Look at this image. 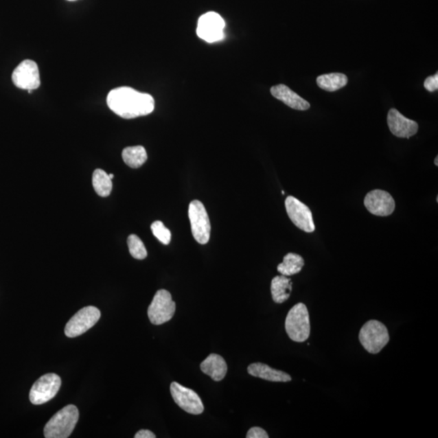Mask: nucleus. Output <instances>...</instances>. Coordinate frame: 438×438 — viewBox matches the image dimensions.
I'll return each instance as SVG.
<instances>
[{
	"label": "nucleus",
	"instance_id": "obj_1",
	"mask_svg": "<svg viewBox=\"0 0 438 438\" xmlns=\"http://www.w3.org/2000/svg\"><path fill=\"white\" fill-rule=\"evenodd\" d=\"M106 104L114 113L124 119H134L153 113L155 102L149 93L131 87L113 89L107 95Z\"/></svg>",
	"mask_w": 438,
	"mask_h": 438
},
{
	"label": "nucleus",
	"instance_id": "obj_2",
	"mask_svg": "<svg viewBox=\"0 0 438 438\" xmlns=\"http://www.w3.org/2000/svg\"><path fill=\"white\" fill-rule=\"evenodd\" d=\"M79 419V411L75 405H68L54 415L44 428L47 438H67L73 432Z\"/></svg>",
	"mask_w": 438,
	"mask_h": 438
},
{
	"label": "nucleus",
	"instance_id": "obj_3",
	"mask_svg": "<svg viewBox=\"0 0 438 438\" xmlns=\"http://www.w3.org/2000/svg\"><path fill=\"white\" fill-rule=\"evenodd\" d=\"M286 332L292 341L303 343L310 335V319L305 303H299L290 310L285 321Z\"/></svg>",
	"mask_w": 438,
	"mask_h": 438
},
{
	"label": "nucleus",
	"instance_id": "obj_4",
	"mask_svg": "<svg viewBox=\"0 0 438 438\" xmlns=\"http://www.w3.org/2000/svg\"><path fill=\"white\" fill-rule=\"evenodd\" d=\"M361 345L371 354H378L390 341L387 326L377 320L366 323L360 332Z\"/></svg>",
	"mask_w": 438,
	"mask_h": 438
},
{
	"label": "nucleus",
	"instance_id": "obj_5",
	"mask_svg": "<svg viewBox=\"0 0 438 438\" xmlns=\"http://www.w3.org/2000/svg\"><path fill=\"white\" fill-rule=\"evenodd\" d=\"M176 312V303L167 290L156 292L148 308V316L152 324L159 325L172 320Z\"/></svg>",
	"mask_w": 438,
	"mask_h": 438
},
{
	"label": "nucleus",
	"instance_id": "obj_6",
	"mask_svg": "<svg viewBox=\"0 0 438 438\" xmlns=\"http://www.w3.org/2000/svg\"><path fill=\"white\" fill-rule=\"evenodd\" d=\"M189 217L194 239L200 244H207L211 238V226L203 203L194 200L190 203Z\"/></svg>",
	"mask_w": 438,
	"mask_h": 438
},
{
	"label": "nucleus",
	"instance_id": "obj_7",
	"mask_svg": "<svg viewBox=\"0 0 438 438\" xmlns=\"http://www.w3.org/2000/svg\"><path fill=\"white\" fill-rule=\"evenodd\" d=\"M101 312L93 306L82 308L69 321L65 326V335L76 338L88 332L100 321Z\"/></svg>",
	"mask_w": 438,
	"mask_h": 438
},
{
	"label": "nucleus",
	"instance_id": "obj_8",
	"mask_svg": "<svg viewBox=\"0 0 438 438\" xmlns=\"http://www.w3.org/2000/svg\"><path fill=\"white\" fill-rule=\"evenodd\" d=\"M61 387V379L55 373L43 375L31 388L30 400L34 405L47 403L57 395Z\"/></svg>",
	"mask_w": 438,
	"mask_h": 438
},
{
	"label": "nucleus",
	"instance_id": "obj_9",
	"mask_svg": "<svg viewBox=\"0 0 438 438\" xmlns=\"http://www.w3.org/2000/svg\"><path fill=\"white\" fill-rule=\"evenodd\" d=\"M225 21L216 12H209L200 17L196 29L198 37L209 43L224 38Z\"/></svg>",
	"mask_w": 438,
	"mask_h": 438
},
{
	"label": "nucleus",
	"instance_id": "obj_10",
	"mask_svg": "<svg viewBox=\"0 0 438 438\" xmlns=\"http://www.w3.org/2000/svg\"><path fill=\"white\" fill-rule=\"evenodd\" d=\"M12 80L17 88L25 91H34L41 84L38 66L33 60L22 61L13 71Z\"/></svg>",
	"mask_w": 438,
	"mask_h": 438
},
{
	"label": "nucleus",
	"instance_id": "obj_11",
	"mask_svg": "<svg viewBox=\"0 0 438 438\" xmlns=\"http://www.w3.org/2000/svg\"><path fill=\"white\" fill-rule=\"evenodd\" d=\"M285 207L290 220L299 229L307 233H311L315 231L312 212L306 204L299 202L294 196H289L285 200Z\"/></svg>",
	"mask_w": 438,
	"mask_h": 438
},
{
	"label": "nucleus",
	"instance_id": "obj_12",
	"mask_svg": "<svg viewBox=\"0 0 438 438\" xmlns=\"http://www.w3.org/2000/svg\"><path fill=\"white\" fill-rule=\"evenodd\" d=\"M171 393L174 401L186 413L200 415L204 412L202 400L195 391L176 382L171 384Z\"/></svg>",
	"mask_w": 438,
	"mask_h": 438
},
{
	"label": "nucleus",
	"instance_id": "obj_13",
	"mask_svg": "<svg viewBox=\"0 0 438 438\" xmlns=\"http://www.w3.org/2000/svg\"><path fill=\"white\" fill-rule=\"evenodd\" d=\"M365 205L368 211L376 216H391L395 209L394 198L387 192L373 190L369 192L365 198Z\"/></svg>",
	"mask_w": 438,
	"mask_h": 438
},
{
	"label": "nucleus",
	"instance_id": "obj_14",
	"mask_svg": "<svg viewBox=\"0 0 438 438\" xmlns=\"http://www.w3.org/2000/svg\"><path fill=\"white\" fill-rule=\"evenodd\" d=\"M387 124L391 132L397 137L410 138L418 132V124L406 118L399 111L391 109L387 116Z\"/></svg>",
	"mask_w": 438,
	"mask_h": 438
},
{
	"label": "nucleus",
	"instance_id": "obj_15",
	"mask_svg": "<svg viewBox=\"0 0 438 438\" xmlns=\"http://www.w3.org/2000/svg\"><path fill=\"white\" fill-rule=\"evenodd\" d=\"M271 95L277 100L283 102L290 108L298 111H306L310 109V104L303 97L295 93L285 84H278L270 89Z\"/></svg>",
	"mask_w": 438,
	"mask_h": 438
},
{
	"label": "nucleus",
	"instance_id": "obj_16",
	"mask_svg": "<svg viewBox=\"0 0 438 438\" xmlns=\"http://www.w3.org/2000/svg\"><path fill=\"white\" fill-rule=\"evenodd\" d=\"M248 373L251 376L274 382H288L292 381V377L283 371L272 369L269 365L262 363H254L248 367Z\"/></svg>",
	"mask_w": 438,
	"mask_h": 438
},
{
	"label": "nucleus",
	"instance_id": "obj_17",
	"mask_svg": "<svg viewBox=\"0 0 438 438\" xmlns=\"http://www.w3.org/2000/svg\"><path fill=\"white\" fill-rule=\"evenodd\" d=\"M200 369L214 381L220 382L226 377L227 365L221 356L211 354L200 364Z\"/></svg>",
	"mask_w": 438,
	"mask_h": 438
},
{
	"label": "nucleus",
	"instance_id": "obj_18",
	"mask_svg": "<svg viewBox=\"0 0 438 438\" xmlns=\"http://www.w3.org/2000/svg\"><path fill=\"white\" fill-rule=\"evenodd\" d=\"M273 301L277 303L287 301L292 293V281L287 276H276L271 281Z\"/></svg>",
	"mask_w": 438,
	"mask_h": 438
},
{
	"label": "nucleus",
	"instance_id": "obj_19",
	"mask_svg": "<svg viewBox=\"0 0 438 438\" xmlns=\"http://www.w3.org/2000/svg\"><path fill=\"white\" fill-rule=\"evenodd\" d=\"M348 78L343 73H330L320 76L316 79V84L325 91L334 92L346 87Z\"/></svg>",
	"mask_w": 438,
	"mask_h": 438
},
{
	"label": "nucleus",
	"instance_id": "obj_20",
	"mask_svg": "<svg viewBox=\"0 0 438 438\" xmlns=\"http://www.w3.org/2000/svg\"><path fill=\"white\" fill-rule=\"evenodd\" d=\"M305 266V261L301 256L296 253H290L284 258V262L278 266V271L281 275L292 276L301 272Z\"/></svg>",
	"mask_w": 438,
	"mask_h": 438
},
{
	"label": "nucleus",
	"instance_id": "obj_21",
	"mask_svg": "<svg viewBox=\"0 0 438 438\" xmlns=\"http://www.w3.org/2000/svg\"><path fill=\"white\" fill-rule=\"evenodd\" d=\"M124 163L132 168H138L146 162V150L141 146H130L125 148L122 152Z\"/></svg>",
	"mask_w": 438,
	"mask_h": 438
},
{
	"label": "nucleus",
	"instance_id": "obj_22",
	"mask_svg": "<svg viewBox=\"0 0 438 438\" xmlns=\"http://www.w3.org/2000/svg\"><path fill=\"white\" fill-rule=\"evenodd\" d=\"M113 180L104 170L97 169L93 174V186L97 194L102 198L108 196L113 190Z\"/></svg>",
	"mask_w": 438,
	"mask_h": 438
},
{
	"label": "nucleus",
	"instance_id": "obj_23",
	"mask_svg": "<svg viewBox=\"0 0 438 438\" xmlns=\"http://www.w3.org/2000/svg\"><path fill=\"white\" fill-rule=\"evenodd\" d=\"M129 252L137 260H143L147 257V250L142 240L137 235H131L128 238Z\"/></svg>",
	"mask_w": 438,
	"mask_h": 438
},
{
	"label": "nucleus",
	"instance_id": "obj_24",
	"mask_svg": "<svg viewBox=\"0 0 438 438\" xmlns=\"http://www.w3.org/2000/svg\"><path fill=\"white\" fill-rule=\"evenodd\" d=\"M151 230L152 232H153L154 235L160 241L161 243L168 245L170 242H171V231H170L168 228L164 226L163 222L156 221L152 223Z\"/></svg>",
	"mask_w": 438,
	"mask_h": 438
},
{
	"label": "nucleus",
	"instance_id": "obj_25",
	"mask_svg": "<svg viewBox=\"0 0 438 438\" xmlns=\"http://www.w3.org/2000/svg\"><path fill=\"white\" fill-rule=\"evenodd\" d=\"M424 88L427 89L428 91L435 92L438 89V74L431 76V77H428L424 80Z\"/></svg>",
	"mask_w": 438,
	"mask_h": 438
},
{
	"label": "nucleus",
	"instance_id": "obj_26",
	"mask_svg": "<svg viewBox=\"0 0 438 438\" xmlns=\"http://www.w3.org/2000/svg\"><path fill=\"white\" fill-rule=\"evenodd\" d=\"M247 438H268L269 435L268 433L263 430L262 428L259 427H253L250 428L247 433Z\"/></svg>",
	"mask_w": 438,
	"mask_h": 438
},
{
	"label": "nucleus",
	"instance_id": "obj_27",
	"mask_svg": "<svg viewBox=\"0 0 438 438\" xmlns=\"http://www.w3.org/2000/svg\"><path fill=\"white\" fill-rule=\"evenodd\" d=\"M135 438H155L156 435L153 432L147 430H142L136 433Z\"/></svg>",
	"mask_w": 438,
	"mask_h": 438
},
{
	"label": "nucleus",
	"instance_id": "obj_28",
	"mask_svg": "<svg viewBox=\"0 0 438 438\" xmlns=\"http://www.w3.org/2000/svg\"><path fill=\"white\" fill-rule=\"evenodd\" d=\"M108 176H109L111 180H113V178H114L113 174H108Z\"/></svg>",
	"mask_w": 438,
	"mask_h": 438
},
{
	"label": "nucleus",
	"instance_id": "obj_29",
	"mask_svg": "<svg viewBox=\"0 0 438 438\" xmlns=\"http://www.w3.org/2000/svg\"><path fill=\"white\" fill-rule=\"evenodd\" d=\"M437 161H438V159H437V157H436V159H435V164L436 165V166H437V167L438 166V162H437Z\"/></svg>",
	"mask_w": 438,
	"mask_h": 438
},
{
	"label": "nucleus",
	"instance_id": "obj_30",
	"mask_svg": "<svg viewBox=\"0 0 438 438\" xmlns=\"http://www.w3.org/2000/svg\"><path fill=\"white\" fill-rule=\"evenodd\" d=\"M68 1L73 2V1H77V0H68Z\"/></svg>",
	"mask_w": 438,
	"mask_h": 438
},
{
	"label": "nucleus",
	"instance_id": "obj_31",
	"mask_svg": "<svg viewBox=\"0 0 438 438\" xmlns=\"http://www.w3.org/2000/svg\"><path fill=\"white\" fill-rule=\"evenodd\" d=\"M281 194L284 195L285 194V192L284 191H281Z\"/></svg>",
	"mask_w": 438,
	"mask_h": 438
}]
</instances>
